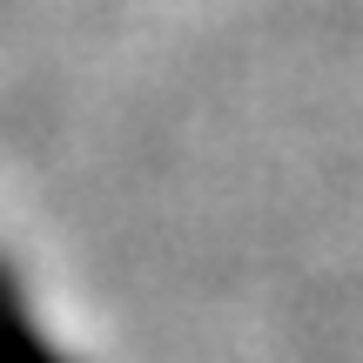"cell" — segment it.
<instances>
[{"label": "cell", "instance_id": "cell-1", "mask_svg": "<svg viewBox=\"0 0 363 363\" xmlns=\"http://www.w3.org/2000/svg\"><path fill=\"white\" fill-rule=\"evenodd\" d=\"M0 363H61L48 350V337L27 323V303H21L7 269H0Z\"/></svg>", "mask_w": 363, "mask_h": 363}]
</instances>
